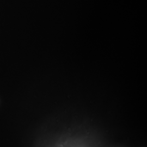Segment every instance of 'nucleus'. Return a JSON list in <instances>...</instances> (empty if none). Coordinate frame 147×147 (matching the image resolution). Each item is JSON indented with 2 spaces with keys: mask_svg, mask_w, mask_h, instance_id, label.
I'll return each mask as SVG.
<instances>
[]
</instances>
